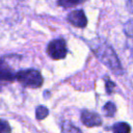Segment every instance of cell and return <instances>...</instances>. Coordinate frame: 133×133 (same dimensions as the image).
I'll return each mask as SVG.
<instances>
[{"label": "cell", "mask_w": 133, "mask_h": 133, "mask_svg": "<svg viewBox=\"0 0 133 133\" xmlns=\"http://www.w3.org/2000/svg\"><path fill=\"white\" fill-rule=\"evenodd\" d=\"M49 114V109L46 107V106H43V105H39L36 107L35 109V115H36V118L37 119H44L48 116Z\"/></svg>", "instance_id": "obj_10"}, {"label": "cell", "mask_w": 133, "mask_h": 133, "mask_svg": "<svg viewBox=\"0 0 133 133\" xmlns=\"http://www.w3.org/2000/svg\"><path fill=\"white\" fill-rule=\"evenodd\" d=\"M105 80V89H106V92L108 95H111L114 92V88H115V84L113 81H111L108 77H105L104 78Z\"/></svg>", "instance_id": "obj_12"}, {"label": "cell", "mask_w": 133, "mask_h": 133, "mask_svg": "<svg viewBox=\"0 0 133 133\" xmlns=\"http://www.w3.org/2000/svg\"><path fill=\"white\" fill-rule=\"evenodd\" d=\"M85 0H57V4L63 8H71L84 2Z\"/></svg>", "instance_id": "obj_8"}, {"label": "cell", "mask_w": 133, "mask_h": 133, "mask_svg": "<svg viewBox=\"0 0 133 133\" xmlns=\"http://www.w3.org/2000/svg\"><path fill=\"white\" fill-rule=\"evenodd\" d=\"M111 130L115 133H129L131 131V127L127 123H115Z\"/></svg>", "instance_id": "obj_7"}, {"label": "cell", "mask_w": 133, "mask_h": 133, "mask_svg": "<svg viewBox=\"0 0 133 133\" xmlns=\"http://www.w3.org/2000/svg\"><path fill=\"white\" fill-rule=\"evenodd\" d=\"M10 131H11V128L9 124L4 119H0V133H8Z\"/></svg>", "instance_id": "obj_13"}, {"label": "cell", "mask_w": 133, "mask_h": 133, "mask_svg": "<svg viewBox=\"0 0 133 133\" xmlns=\"http://www.w3.org/2000/svg\"><path fill=\"white\" fill-rule=\"evenodd\" d=\"M81 122L84 126L91 128V127H99L102 125V118L101 116L92 111L89 110H83L81 112Z\"/></svg>", "instance_id": "obj_6"}, {"label": "cell", "mask_w": 133, "mask_h": 133, "mask_svg": "<svg viewBox=\"0 0 133 133\" xmlns=\"http://www.w3.org/2000/svg\"><path fill=\"white\" fill-rule=\"evenodd\" d=\"M15 80L20 82L23 86L30 88H39L44 83V78L41 72L35 69H26L17 72Z\"/></svg>", "instance_id": "obj_2"}, {"label": "cell", "mask_w": 133, "mask_h": 133, "mask_svg": "<svg viewBox=\"0 0 133 133\" xmlns=\"http://www.w3.org/2000/svg\"><path fill=\"white\" fill-rule=\"evenodd\" d=\"M90 48L95 55L113 73H115L116 75H119L122 73V64L113 49L106 42H102L99 39L92 41Z\"/></svg>", "instance_id": "obj_1"}, {"label": "cell", "mask_w": 133, "mask_h": 133, "mask_svg": "<svg viewBox=\"0 0 133 133\" xmlns=\"http://www.w3.org/2000/svg\"><path fill=\"white\" fill-rule=\"evenodd\" d=\"M103 112L105 113L106 116L108 117H113L115 112H116V106L114 103L112 102H107L104 106H103Z\"/></svg>", "instance_id": "obj_9"}, {"label": "cell", "mask_w": 133, "mask_h": 133, "mask_svg": "<svg viewBox=\"0 0 133 133\" xmlns=\"http://www.w3.org/2000/svg\"><path fill=\"white\" fill-rule=\"evenodd\" d=\"M61 131L62 132H80L81 130L77 127H75L72 123L70 122H64L61 126Z\"/></svg>", "instance_id": "obj_11"}, {"label": "cell", "mask_w": 133, "mask_h": 133, "mask_svg": "<svg viewBox=\"0 0 133 133\" xmlns=\"http://www.w3.org/2000/svg\"><path fill=\"white\" fill-rule=\"evenodd\" d=\"M16 73L10 66L8 60L5 57L0 58V85L12 82L15 80Z\"/></svg>", "instance_id": "obj_4"}, {"label": "cell", "mask_w": 133, "mask_h": 133, "mask_svg": "<svg viewBox=\"0 0 133 133\" xmlns=\"http://www.w3.org/2000/svg\"><path fill=\"white\" fill-rule=\"evenodd\" d=\"M68 22L78 28H84L87 25V18L82 9H75L72 10L68 17H66Z\"/></svg>", "instance_id": "obj_5"}, {"label": "cell", "mask_w": 133, "mask_h": 133, "mask_svg": "<svg viewBox=\"0 0 133 133\" xmlns=\"http://www.w3.org/2000/svg\"><path fill=\"white\" fill-rule=\"evenodd\" d=\"M68 48L66 43L63 38L52 39L47 46V54L54 60L63 59L66 56Z\"/></svg>", "instance_id": "obj_3"}]
</instances>
